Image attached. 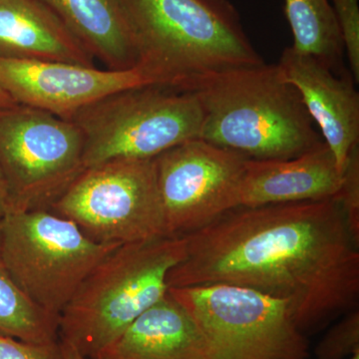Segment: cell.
I'll use <instances>...</instances> for the list:
<instances>
[{"mask_svg":"<svg viewBox=\"0 0 359 359\" xmlns=\"http://www.w3.org/2000/svg\"><path fill=\"white\" fill-rule=\"evenodd\" d=\"M170 287L226 283L289 304L306 335L358 309L359 245L339 200L238 207L183 236Z\"/></svg>","mask_w":359,"mask_h":359,"instance_id":"6da1fadb","label":"cell"},{"mask_svg":"<svg viewBox=\"0 0 359 359\" xmlns=\"http://www.w3.org/2000/svg\"><path fill=\"white\" fill-rule=\"evenodd\" d=\"M138 66L156 84L192 92L208 78L264 63L229 0H123Z\"/></svg>","mask_w":359,"mask_h":359,"instance_id":"7a4b0ae2","label":"cell"},{"mask_svg":"<svg viewBox=\"0 0 359 359\" xmlns=\"http://www.w3.org/2000/svg\"><path fill=\"white\" fill-rule=\"evenodd\" d=\"M192 92L203 111L199 139L248 159H292L325 143L276 65L226 71Z\"/></svg>","mask_w":359,"mask_h":359,"instance_id":"3957f363","label":"cell"},{"mask_svg":"<svg viewBox=\"0 0 359 359\" xmlns=\"http://www.w3.org/2000/svg\"><path fill=\"white\" fill-rule=\"evenodd\" d=\"M186 256L184 237L119 245L85 278L59 316V339L93 359L164 299L169 271Z\"/></svg>","mask_w":359,"mask_h":359,"instance_id":"277c9868","label":"cell"},{"mask_svg":"<svg viewBox=\"0 0 359 359\" xmlns=\"http://www.w3.org/2000/svg\"><path fill=\"white\" fill-rule=\"evenodd\" d=\"M68 120L84 138V168L115 159H153L199 139L203 111L194 92L158 84L114 92Z\"/></svg>","mask_w":359,"mask_h":359,"instance_id":"5b68a950","label":"cell"},{"mask_svg":"<svg viewBox=\"0 0 359 359\" xmlns=\"http://www.w3.org/2000/svg\"><path fill=\"white\" fill-rule=\"evenodd\" d=\"M119 245L94 242L47 210L8 212L0 230V262L33 304L59 318L90 271Z\"/></svg>","mask_w":359,"mask_h":359,"instance_id":"8992f818","label":"cell"},{"mask_svg":"<svg viewBox=\"0 0 359 359\" xmlns=\"http://www.w3.org/2000/svg\"><path fill=\"white\" fill-rule=\"evenodd\" d=\"M199 328L205 359H308V337L289 304L226 283L170 287Z\"/></svg>","mask_w":359,"mask_h":359,"instance_id":"52a82bcc","label":"cell"},{"mask_svg":"<svg viewBox=\"0 0 359 359\" xmlns=\"http://www.w3.org/2000/svg\"><path fill=\"white\" fill-rule=\"evenodd\" d=\"M83 153V135L71 120L20 104L0 107L8 212L49 211L84 171Z\"/></svg>","mask_w":359,"mask_h":359,"instance_id":"ba28073f","label":"cell"},{"mask_svg":"<svg viewBox=\"0 0 359 359\" xmlns=\"http://www.w3.org/2000/svg\"><path fill=\"white\" fill-rule=\"evenodd\" d=\"M49 211L101 244L169 237L154 158L110 160L86 168Z\"/></svg>","mask_w":359,"mask_h":359,"instance_id":"9c48e42d","label":"cell"},{"mask_svg":"<svg viewBox=\"0 0 359 359\" xmlns=\"http://www.w3.org/2000/svg\"><path fill=\"white\" fill-rule=\"evenodd\" d=\"M154 160L169 237H183L241 207L245 156L193 139Z\"/></svg>","mask_w":359,"mask_h":359,"instance_id":"30bf717a","label":"cell"},{"mask_svg":"<svg viewBox=\"0 0 359 359\" xmlns=\"http://www.w3.org/2000/svg\"><path fill=\"white\" fill-rule=\"evenodd\" d=\"M156 84L140 66L123 71L48 60L0 58V90L16 104L68 119L103 97Z\"/></svg>","mask_w":359,"mask_h":359,"instance_id":"8fae6325","label":"cell"},{"mask_svg":"<svg viewBox=\"0 0 359 359\" xmlns=\"http://www.w3.org/2000/svg\"><path fill=\"white\" fill-rule=\"evenodd\" d=\"M283 79L299 91L304 107L344 173L349 156L359 147V93L353 75L332 68L292 46L278 65Z\"/></svg>","mask_w":359,"mask_h":359,"instance_id":"7c38bea8","label":"cell"},{"mask_svg":"<svg viewBox=\"0 0 359 359\" xmlns=\"http://www.w3.org/2000/svg\"><path fill=\"white\" fill-rule=\"evenodd\" d=\"M342 181L325 143L292 159H248L241 207L335 199Z\"/></svg>","mask_w":359,"mask_h":359,"instance_id":"4fadbf2b","label":"cell"},{"mask_svg":"<svg viewBox=\"0 0 359 359\" xmlns=\"http://www.w3.org/2000/svg\"><path fill=\"white\" fill-rule=\"evenodd\" d=\"M0 58L95 66L44 0H0Z\"/></svg>","mask_w":359,"mask_h":359,"instance_id":"5bb4252c","label":"cell"},{"mask_svg":"<svg viewBox=\"0 0 359 359\" xmlns=\"http://www.w3.org/2000/svg\"><path fill=\"white\" fill-rule=\"evenodd\" d=\"M195 321L168 292L93 359H205Z\"/></svg>","mask_w":359,"mask_h":359,"instance_id":"9a60e30c","label":"cell"},{"mask_svg":"<svg viewBox=\"0 0 359 359\" xmlns=\"http://www.w3.org/2000/svg\"><path fill=\"white\" fill-rule=\"evenodd\" d=\"M90 55L106 69L138 66V53L123 0H44Z\"/></svg>","mask_w":359,"mask_h":359,"instance_id":"2e32d148","label":"cell"},{"mask_svg":"<svg viewBox=\"0 0 359 359\" xmlns=\"http://www.w3.org/2000/svg\"><path fill=\"white\" fill-rule=\"evenodd\" d=\"M292 48L318 58L334 72L344 70V47L330 0H285Z\"/></svg>","mask_w":359,"mask_h":359,"instance_id":"e0dca14e","label":"cell"},{"mask_svg":"<svg viewBox=\"0 0 359 359\" xmlns=\"http://www.w3.org/2000/svg\"><path fill=\"white\" fill-rule=\"evenodd\" d=\"M0 337L34 344L59 339V318L33 304L0 262Z\"/></svg>","mask_w":359,"mask_h":359,"instance_id":"ac0fdd59","label":"cell"},{"mask_svg":"<svg viewBox=\"0 0 359 359\" xmlns=\"http://www.w3.org/2000/svg\"><path fill=\"white\" fill-rule=\"evenodd\" d=\"M359 353L358 309L344 313L314 348L318 359L351 358Z\"/></svg>","mask_w":359,"mask_h":359,"instance_id":"d6986e66","label":"cell"},{"mask_svg":"<svg viewBox=\"0 0 359 359\" xmlns=\"http://www.w3.org/2000/svg\"><path fill=\"white\" fill-rule=\"evenodd\" d=\"M339 25L351 75L359 81V0H330Z\"/></svg>","mask_w":359,"mask_h":359,"instance_id":"ffe728a7","label":"cell"},{"mask_svg":"<svg viewBox=\"0 0 359 359\" xmlns=\"http://www.w3.org/2000/svg\"><path fill=\"white\" fill-rule=\"evenodd\" d=\"M337 199L341 205L349 233L359 245V147L349 156Z\"/></svg>","mask_w":359,"mask_h":359,"instance_id":"44dd1931","label":"cell"},{"mask_svg":"<svg viewBox=\"0 0 359 359\" xmlns=\"http://www.w3.org/2000/svg\"><path fill=\"white\" fill-rule=\"evenodd\" d=\"M0 359H65L60 339L34 344L0 337Z\"/></svg>","mask_w":359,"mask_h":359,"instance_id":"7402d4cb","label":"cell"},{"mask_svg":"<svg viewBox=\"0 0 359 359\" xmlns=\"http://www.w3.org/2000/svg\"><path fill=\"white\" fill-rule=\"evenodd\" d=\"M7 212H8V203H7L6 189L1 175H0V230H1L2 222H4Z\"/></svg>","mask_w":359,"mask_h":359,"instance_id":"603a6c76","label":"cell"},{"mask_svg":"<svg viewBox=\"0 0 359 359\" xmlns=\"http://www.w3.org/2000/svg\"><path fill=\"white\" fill-rule=\"evenodd\" d=\"M61 346H62L63 355L65 359H88L81 355L74 347L71 346L69 344L65 341V340L60 339Z\"/></svg>","mask_w":359,"mask_h":359,"instance_id":"cb8c5ba5","label":"cell"},{"mask_svg":"<svg viewBox=\"0 0 359 359\" xmlns=\"http://www.w3.org/2000/svg\"><path fill=\"white\" fill-rule=\"evenodd\" d=\"M15 102L11 98L6 92L0 90V107H11V106L15 105Z\"/></svg>","mask_w":359,"mask_h":359,"instance_id":"d4e9b609","label":"cell"},{"mask_svg":"<svg viewBox=\"0 0 359 359\" xmlns=\"http://www.w3.org/2000/svg\"><path fill=\"white\" fill-rule=\"evenodd\" d=\"M348 359H359V353L354 354V355L351 356V358Z\"/></svg>","mask_w":359,"mask_h":359,"instance_id":"484cf974","label":"cell"}]
</instances>
